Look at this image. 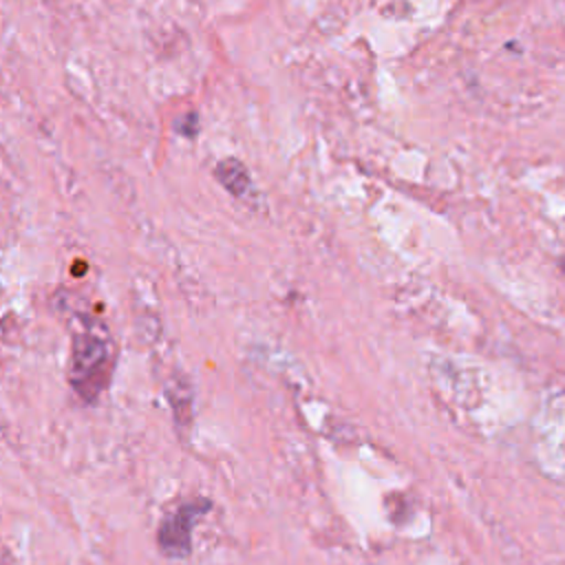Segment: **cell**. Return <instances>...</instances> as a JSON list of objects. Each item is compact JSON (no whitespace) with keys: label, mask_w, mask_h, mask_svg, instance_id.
<instances>
[{"label":"cell","mask_w":565,"mask_h":565,"mask_svg":"<svg viewBox=\"0 0 565 565\" xmlns=\"http://www.w3.org/2000/svg\"><path fill=\"white\" fill-rule=\"evenodd\" d=\"M212 501L205 497L181 503L174 512H170L157 527L159 550L168 558H185L192 552V530L196 521L210 512Z\"/></svg>","instance_id":"1"}]
</instances>
